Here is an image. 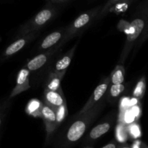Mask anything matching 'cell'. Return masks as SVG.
<instances>
[{
    "label": "cell",
    "mask_w": 148,
    "mask_h": 148,
    "mask_svg": "<svg viewBox=\"0 0 148 148\" xmlns=\"http://www.w3.org/2000/svg\"><path fill=\"white\" fill-rule=\"evenodd\" d=\"M106 98H103L93 108L80 115H76L67 128L59 137L56 148H70L82 139L90 126L96 120L103 109Z\"/></svg>",
    "instance_id": "cell-1"
},
{
    "label": "cell",
    "mask_w": 148,
    "mask_h": 148,
    "mask_svg": "<svg viewBox=\"0 0 148 148\" xmlns=\"http://www.w3.org/2000/svg\"><path fill=\"white\" fill-rule=\"evenodd\" d=\"M30 72L25 66L19 71L16 79V85L9 96L10 99L30 89Z\"/></svg>",
    "instance_id": "cell-11"
},
{
    "label": "cell",
    "mask_w": 148,
    "mask_h": 148,
    "mask_svg": "<svg viewBox=\"0 0 148 148\" xmlns=\"http://www.w3.org/2000/svg\"><path fill=\"white\" fill-rule=\"evenodd\" d=\"M0 40H1V38H0Z\"/></svg>",
    "instance_id": "cell-32"
},
{
    "label": "cell",
    "mask_w": 148,
    "mask_h": 148,
    "mask_svg": "<svg viewBox=\"0 0 148 148\" xmlns=\"http://www.w3.org/2000/svg\"><path fill=\"white\" fill-rule=\"evenodd\" d=\"M130 133L132 134L133 137L134 138H137L140 136L141 133H140V127L138 125H136V124H132L130 126Z\"/></svg>",
    "instance_id": "cell-25"
},
{
    "label": "cell",
    "mask_w": 148,
    "mask_h": 148,
    "mask_svg": "<svg viewBox=\"0 0 148 148\" xmlns=\"http://www.w3.org/2000/svg\"><path fill=\"white\" fill-rule=\"evenodd\" d=\"M70 0H52L51 3L53 4H63V3L68 2Z\"/></svg>",
    "instance_id": "cell-27"
},
{
    "label": "cell",
    "mask_w": 148,
    "mask_h": 148,
    "mask_svg": "<svg viewBox=\"0 0 148 148\" xmlns=\"http://www.w3.org/2000/svg\"><path fill=\"white\" fill-rule=\"evenodd\" d=\"M43 106H44L43 102H41L39 100L31 99L26 106L25 112L31 116L41 118V113Z\"/></svg>",
    "instance_id": "cell-16"
},
{
    "label": "cell",
    "mask_w": 148,
    "mask_h": 148,
    "mask_svg": "<svg viewBox=\"0 0 148 148\" xmlns=\"http://www.w3.org/2000/svg\"><path fill=\"white\" fill-rule=\"evenodd\" d=\"M117 148H132L131 146L128 145L127 144H125V143H122V144H120L118 145V147Z\"/></svg>",
    "instance_id": "cell-28"
},
{
    "label": "cell",
    "mask_w": 148,
    "mask_h": 148,
    "mask_svg": "<svg viewBox=\"0 0 148 148\" xmlns=\"http://www.w3.org/2000/svg\"><path fill=\"white\" fill-rule=\"evenodd\" d=\"M66 72H50L47 79H46L45 89L49 90L59 91L61 90V82L63 79Z\"/></svg>",
    "instance_id": "cell-14"
},
{
    "label": "cell",
    "mask_w": 148,
    "mask_h": 148,
    "mask_svg": "<svg viewBox=\"0 0 148 148\" xmlns=\"http://www.w3.org/2000/svg\"><path fill=\"white\" fill-rule=\"evenodd\" d=\"M65 31H66V27H62L47 35L39 43L37 48V51L42 53L56 47L61 48L59 46L64 37Z\"/></svg>",
    "instance_id": "cell-8"
},
{
    "label": "cell",
    "mask_w": 148,
    "mask_h": 148,
    "mask_svg": "<svg viewBox=\"0 0 148 148\" xmlns=\"http://www.w3.org/2000/svg\"><path fill=\"white\" fill-rule=\"evenodd\" d=\"M43 103L52 109H56L66 104V99L62 90L59 91L49 90L44 89L43 92Z\"/></svg>",
    "instance_id": "cell-12"
},
{
    "label": "cell",
    "mask_w": 148,
    "mask_h": 148,
    "mask_svg": "<svg viewBox=\"0 0 148 148\" xmlns=\"http://www.w3.org/2000/svg\"><path fill=\"white\" fill-rule=\"evenodd\" d=\"M110 85H111L110 77L108 76L103 78L99 82V84L97 85V87L94 90L93 92L90 95L89 99L88 100L86 103L84 105V106L81 108L80 111L76 115H80V114L87 112V111L90 110L92 108H93L98 103L101 102L103 98H105Z\"/></svg>",
    "instance_id": "cell-5"
},
{
    "label": "cell",
    "mask_w": 148,
    "mask_h": 148,
    "mask_svg": "<svg viewBox=\"0 0 148 148\" xmlns=\"http://www.w3.org/2000/svg\"><path fill=\"white\" fill-rule=\"evenodd\" d=\"M126 90V85L124 83L121 85H110L108 90L107 92L106 98L110 103L114 104L116 103L119 98L124 92Z\"/></svg>",
    "instance_id": "cell-15"
},
{
    "label": "cell",
    "mask_w": 148,
    "mask_h": 148,
    "mask_svg": "<svg viewBox=\"0 0 148 148\" xmlns=\"http://www.w3.org/2000/svg\"><path fill=\"white\" fill-rule=\"evenodd\" d=\"M55 113L56 115V119H57V122L59 126L62 124V121L65 119L66 116L68 115V109L66 106V103L64 104L62 106L54 109Z\"/></svg>",
    "instance_id": "cell-21"
},
{
    "label": "cell",
    "mask_w": 148,
    "mask_h": 148,
    "mask_svg": "<svg viewBox=\"0 0 148 148\" xmlns=\"http://www.w3.org/2000/svg\"><path fill=\"white\" fill-rule=\"evenodd\" d=\"M84 148H93V147H84Z\"/></svg>",
    "instance_id": "cell-29"
},
{
    "label": "cell",
    "mask_w": 148,
    "mask_h": 148,
    "mask_svg": "<svg viewBox=\"0 0 148 148\" xmlns=\"http://www.w3.org/2000/svg\"><path fill=\"white\" fill-rule=\"evenodd\" d=\"M118 143L116 140H112L110 143H108V144L106 145L105 146L102 147L101 148H117L118 147Z\"/></svg>",
    "instance_id": "cell-26"
},
{
    "label": "cell",
    "mask_w": 148,
    "mask_h": 148,
    "mask_svg": "<svg viewBox=\"0 0 148 148\" xmlns=\"http://www.w3.org/2000/svg\"><path fill=\"white\" fill-rule=\"evenodd\" d=\"M0 1H6V0H0Z\"/></svg>",
    "instance_id": "cell-31"
},
{
    "label": "cell",
    "mask_w": 148,
    "mask_h": 148,
    "mask_svg": "<svg viewBox=\"0 0 148 148\" xmlns=\"http://www.w3.org/2000/svg\"><path fill=\"white\" fill-rule=\"evenodd\" d=\"M39 33H40V31L34 32V33H28L19 38L4 50L2 53V59H7L12 56L13 55L16 54L17 52L20 51L27 45L31 43L33 40H35L39 36Z\"/></svg>",
    "instance_id": "cell-9"
},
{
    "label": "cell",
    "mask_w": 148,
    "mask_h": 148,
    "mask_svg": "<svg viewBox=\"0 0 148 148\" xmlns=\"http://www.w3.org/2000/svg\"><path fill=\"white\" fill-rule=\"evenodd\" d=\"M41 118L43 120L45 128H46V142L47 143L55 130L59 127V124H58L57 119H56V115L54 110L45 104L42 109Z\"/></svg>",
    "instance_id": "cell-10"
},
{
    "label": "cell",
    "mask_w": 148,
    "mask_h": 148,
    "mask_svg": "<svg viewBox=\"0 0 148 148\" xmlns=\"http://www.w3.org/2000/svg\"><path fill=\"white\" fill-rule=\"evenodd\" d=\"M103 6V4H101L94 8L87 10L75 18V20L71 24L66 27L64 37L61 42L59 46L62 48L65 43L72 40L79 31L88 27L94 20H96L97 17L102 10Z\"/></svg>",
    "instance_id": "cell-4"
},
{
    "label": "cell",
    "mask_w": 148,
    "mask_h": 148,
    "mask_svg": "<svg viewBox=\"0 0 148 148\" xmlns=\"http://www.w3.org/2000/svg\"><path fill=\"white\" fill-rule=\"evenodd\" d=\"M116 120V113L112 112L108 114L102 121H100L95 127H94L85 137L84 143L86 144H91L101 138L102 136L106 134L114 125Z\"/></svg>",
    "instance_id": "cell-6"
},
{
    "label": "cell",
    "mask_w": 148,
    "mask_h": 148,
    "mask_svg": "<svg viewBox=\"0 0 148 148\" xmlns=\"http://www.w3.org/2000/svg\"><path fill=\"white\" fill-rule=\"evenodd\" d=\"M147 39H148V25H147V27H146V28L145 29L143 34H142L141 36L139 38L138 40L137 41V43H136L135 44V46H134V49H133L132 51L133 53H134V56L137 53V51H138V50L140 49V48L143 46V43H144Z\"/></svg>",
    "instance_id": "cell-23"
},
{
    "label": "cell",
    "mask_w": 148,
    "mask_h": 148,
    "mask_svg": "<svg viewBox=\"0 0 148 148\" xmlns=\"http://www.w3.org/2000/svg\"><path fill=\"white\" fill-rule=\"evenodd\" d=\"M147 148H148V145H147Z\"/></svg>",
    "instance_id": "cell-33"
},
{
    "label": "cell",
    "mask_w": 148,
    "mask_h": 148,
    "mask_svg": "<svg viewBox=\"0 0 148 148\" xmlns=\"http://www.w3.org/2000/svg\"><path fill=\"white\" fill-rule=\"evenodd\" d=\"M57 12V8L54 4L48 1L44 7L37 14L19 27L17 32V36L21 37L28 33L40 31L56 17Z\"/></svg>",
    "instance_id": "cell-3"
},
{
    "label": "cell",
    "mask_w": 148,
    "mask_h": 148,
    "mask_svg": "<svg viewBox=\"0 0 148 148\" xmlns=\"http://www.w3.org/2000/svg\"><path fill=\"white\" fill-rule=\"evenodd\" d=\"M128 132H127V127L124 125L123 124H120L117 126L116 129V138L119 140L121 143H124L126 140H127V135Z\"/></svg>",
    "instance_id": "cell-22"
},
{
    "label": "cell",
    "mask_w": 148,
    "mask_h": 148,
    "mask_svg": "<svg viewBox=\"0 0 148 148\" xmlns=\"http://www.w3.org/2000/svg\"><path fill=\"white\" fill-rule=\"evenodd\" d=\"M61 51H62V48L56 47L54 49L40 53L39 54L32 58L31 59H30L26 64L25 67L30 72L39 71L51 60V59L56 53Z\"/></svg>",
    "instance_id": "cell-7"
},
{
    "label": "cell",
    "mask_w": 148,
    "mask_h": 148,
    "mask_svg": "<svg viewBox=\"0 0 148 148\" xmlns=\"http://www.w3.org/2000/svg\"><path fill=\"white\" fill-rule=\"evenodd\" d=\"M121 1V0H108L106 3L103 6L102 10H101V12L99 13L98 17H97L96 20H101L103 17H105L108 14V12H111L112 9Z\"/></svg>",
    "instance_id": "cell-19"
},
{
    "label": "cell",
    "mask_w": 148,
    "mask_h": 148,
    "mask_svg": "<svg viewBox=\"0 0 148 148\" xmlns=\"http://www.w3.org/2000/svg\"><path fill=\"white\" fill-rule=\"evenodd\" d=\"M78 42L72 46L66 53H65L63 56L61 58H59L56 62L55 63L54 66H53V69L51 70V72H66V69L69 67L70 65L71 62H72L73 56L75 55V50H76L77 47Z\"/></svg>",
    "instance_id": "cell-13"
},
{
    "label": "cell",
    "mask_w": 148,
    "mask_h": 148,
    "mask_svg": "<svg viewBox=\"0 0 148 148\" xmlns=\"http://www.w3.org/2000/svg\"><path fill=\"white\" fill-rule=\"evenodd\" d=\"M46 1H50V2H51L52 0H46Z\"/></svg>",
    "instance_id": "cell-30"
},
{
    "label": "cell",
    "mask_w": 148,
    "mask_h": 148,
    "mask_svg": "<svg viewBox=\"0 0 148 148\" xmlns=\"http://www.w3.org/2000/svg\"><path fill=\"white\" fill-rule=\"evenodd\" d=\"M134 0H121L120 2H119L112 10H115L116 12L120 13L124 12L128 9L129 6L134 1Z\"/></svg>",
    "instance_id": "cell-24"
},
{
    "label": "cell",
    "mask_w": 148,
    "mask_h": 148,
    "mask_svg": "<svg viewBox=\"0 0 148 148\" xmlns=\"http://www.w3.org/2000/svg\"><path fill=\"white\" fill-rule=\"evenodd\" d=\"M147 25L148 0H143L137 7L130 21V29L118 61V64L124 65Z\"/></svg>",
    "instance_id": "cell-2"
},
{
    "label": "cell",
    "mask_w": 148,
    "mask_h": 148,
    "mask_svg": "<svg viewBox=\"0 0 148 148\" xmlns=\"http://www.w3.org/2000/svg\"><path fill=\"white\" fill-rule=\"evenodd\" d=\"M146 91V77L143 75L136 84L132 92V95L134 98L138 100L143 99Z\"/></svg>",
    "instance_id": "cell-18"
},
{
    "label": "cell",
    "mask_w": 148,
    "mask_h": 148,
    "mask_svg": "<svg viewBox=\"0 0 148 148\" xmlns=\"http://www.w3.org/2000/svg\"><path fill=\"white\" fill-rule=\"evenodd\" d=\"M12 104V99L8 97L6 100H4L0 103V127H1L3 121L5 119L6 115L10 110V106Z\"/></svg>",
    "instance_id": "cell-20"
},
{
    "label": "cell",
    "mask_w": 148,
    "mask_h": 148,
    "mask_svg": "<svg viewBox=\"0 0 148 148\" xmlns=\"http://www.w3.org/2000/svg\"><path fill=\"white\" fill-rule=\"evenodd\" d=\"M110 77L111 85H121L125 79V68L123 64H117L111 72Z\"/></svg>",
    "instance_id": "cell-17"
}]
</instances>
